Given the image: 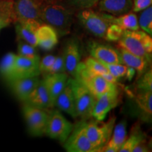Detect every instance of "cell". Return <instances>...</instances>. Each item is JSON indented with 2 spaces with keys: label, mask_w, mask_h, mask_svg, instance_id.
<instances>
[{
  "label": "cell",
  "mask_w": 152,
  "mask_h": 152,
  "mask_svg": "<svg viewBox=\"0 0 152 152\" xmlns=\"http://www.w3.org/2000/svg\"><path fill=\"white\" fill-rule=\"evenodd\" d=\"M42 2H52V1H58L61 0H41Z\"/></svg>",
  "instance_id": "obj_41"
},
{
  "label": "cell",
  "mask_w": 152,
  "mask_h": 152,
  "mask_svg": "<svg viewBox=\"0 0 152 152\" xmlns=\"http://www.w3.org/2000/svg\"><path fill=\"white\" fill-rule=\"evenodd\" d=\"M121 49L151 61V36L141 30H125L118 41Z\"/></svg>",
  "instance_id": "obj_2"
},
{
  "label": "cell",
  "mask_w": 152,
  "mask_h": 152,
  "mask_svg": "<svg viewBox=\"0 0 152 152\" xmlns=\"http://www.w3.org/2000/svg\"><path fill=\"white\" fill-rule=\"evenodd\" d=\"M136 88L138 92L152 91V71L151 69L148 70L141 76L139 77L136 83Z\"/></svg>",
  "instance_id": "obj_30"
},
{
  "label": "cell",
  "mask_w": 152,
  "mask_h": 152,
  "mask_svg": "<svg viewBox=\"0 0 152 152\" xmlns=\"http://www.w3.org/2000/svg\"><path fill=\"white\" fill-rule=\"evenodd\" d=\"M149 151V147L146 144L145 140L143 142H140V144H137L135 147L132 150V152H147Z\"/></svg>",
  "instance_id": "obj_39"
},
{
  "label": "cell",
  "mask_w": 152,
  "mask_h": 152,
  "mask_svg": "<svg viewBox=\"0 0 152 152\" xmlns=\"http://www.w3.org/2000/svg\"><path fill=\"white\" fill-rule=\"evenodd\" d=\"M24 104L41 109H47L54 106L42 80H40L37 87L25 101Z\"/></svg>",
  "instance_id": "obj_18"
},
{
  "label": "cell",
  "mask_w": 152,
  "mask_h": 152,
  "mask_svg": "<svg viewBox=\"0 0 152 152\" xmlns=\"http://www.w3.org/2000/svg\"><path fill=\"white\" fill-rule=\"evenodd\" d=\"M73 128V124L59 111H53L49 113L45 134L53 140L64 142L70 135Z\"/></svg>",
  "instance_id": "obj_8"
},
{
  "label": "cell",
  "mask_w": 152,
  "mask_h": 152,
  "mask_svg": "<svg viewBox=\"0 0 152 152\" xmlns=\"http://www.w3.org/2000/svg\"><path fill=\"white\" fill-rule=\"evenodd\" d=\"M13 20H14L13 1L4 0L0 4V31L9 26Z\"/></svg>",
  "instance_id": "obj_28"
},
{
  "label": "cell",
  "mask_w": 152,
  "mask_h": 152,
  "mask_svg": "<svg viewBox=\"0 0 152 152\" xmlns=\"http://www.w3.org/2000/svg\"><path fill=\"white\" fill-rule=\"evenodd\" d=\"M74 78L83 83L96 99L117 86L106 80L99 74L90 71L83 62H80L77 66Z\"/></svg>",
  "instance_id": "obj_3"
},
{
  "label": "cell",
  "mask_w": 152,
  "mask_h": 152,
  "mask_svg": "<svg viewBox=\"0 0 152 152\" xmlns=\"http://www.w3.org/2000/svg\"><path fill=\"white\" fill-rule=\"evenodd\" d=\"M41 0H14L13 12L16 22H24L30 20L41 21Z\"/></svg>",
  "instance_id": "obj_10"
},
{
  "label": "cell",
  "mask_w": 152,
  "mask_h": 152,
  "mask_svg": "<svg viewBox=\"0 0 152 152\" xmlns=\"http://www.w3.org/2000/svg\"><path fill=\"white\" fill-rule=\"evenodd\" d=\"M23 113L29 132L33 136L42 137L46 133L49 113L45 109L24 104Z\"/></svg>",
  "instance_id": "obj_7"
},
{
  "label": "cell",
  "mask_w": 152,
  "mask_h": 152,
  "mask_svg": "<svg viewBox=\"0 0 152 152\" xmlns=\"http://www.w3.org/2000/svg\"><path fill=\"white\" fill-rule=\"evenodd\" d=\"M39 60L40 58H29L16 55L13 80L39 76Z\"/></svg>",
  "instance_id": "obj_13"
},
{
  "label": "cell",
  "mask_w": 152,
  "mask_h": 152,
  "mask_svg": "<svg viewBox=\"0 0 152 152\" xmlns=\"http://www.w3.org/2000/svg\"><path fill=\"white\" fill-rule=\"evenodd\" d=\"M134 74H135V71H134V69H133L132 68H131V67H130V66H128V71H127L126 75H125V77H126V78L128 79V80H131L132 79V77H134Z\"/></svg>",
  "instance_id": "obj_40"
},
{
  "label": "cell",
  "mask_w": 152,
  "mask_h": 152,
  "mask_svg": "<svg viewBox=\"0 0 152 152\" xmlns=\"http://www.w3.org/2000/svg\"><path fill=\"white\" fill-rule=\"evenodd\" d=\"M40 81L39 76L14 79L10 82L15 96L24 102Z\"/></svg>",
  "instance_id": "obj_17"
},
{
  "label": "cell",
  "mask_w": 152,
  "mask_h": 152,
  "mask_svg": "<svg viewBox=\"0 0 152 152\" xmlns=\"http://www.w3.org/2000/svg\"><path fill=\"white\" fill-rule=\"evenodd\" d=\"M56 56L54 55H47V56H44L42 59L39 60V71H40V74H43V75H46L48 73L49 68L54 64Z\"/></svg>",
  "instance_id": "obj_35"
},
{
  "label": "cell",
  "mask_w": 152,
  "mask_h": 152,
  "mask_svg": "<svg viewBox=\"0 0 152 152\" xmlns=\"http://www.w3.org/2000/svg\"><path fill=\"white\" fill-rule=\"evenodd\" d=\"M16 54L9 52L2 57L0 61V74L4 79L10 82L14 77V71Z\"/></svg>",
  "instance_id": "obj_26"
},
{
  "label": "cell",
  "mask_w": 152,
  "mask_h": 152,
  "mask_svg": "<svg viewBox=\"0 0 152 152\" xmlns=\"http://www.w3.org/2000/svg\"><path fill=\"white\" fill-rule=\"evenodd\" d=\"M100 11L113 16H121L132 10L133 0H99Z\"/></svg>",
  "instance_id": "obj_20"
},
{
  "label": "cell",
  "mask_w": 152,
  "mask_h": 152,
  "mask_svg": "<svg viewBox=\"0 0 152 152\" xmlns=\"http://www.w3.org/2000/svg\"><path fill=\"white\" fill-rule=\"evenodd\" d=\"M124 31L125 30L118 25L111 23L106 30L105 39L111 42L118 41L122 37Z\"/></svg>",
  "instance_id": "obj_33"
},
{
  "label": "cell",
  "mask_w": 152,
  "mask_h": 152,
  "mask_svg": "<svg viewBox=\"0 0 152 152\" xmlns=\"http://www.w3.org/2000/svg\"><path fill=\"white\" fill-rule=\"evenodd\" d=\"M68 80V75L65 73H49L44 76L43 83L49 93L53 106H54L57 96L65 87Z\"/></svg>",
  "instance_id": "obj_15"
},
{
  "label": "cell",
  "mask_w": 152,
  "mask_h": 152,
  "mask_svg": "<svg viewBox=\"0 0 152 152\" xmlns=\"http://www.w3.org/2000/svg\"><path fill=\"white\" fill-rule=\"evenodd\" d=\"M36 47L29 45L22 40H19L18 44V55L20 56L26 57L29 58H40L37 54Z\"/></svg>",
  "instance_id": "obj_31"
},
{
  "label": "cell",
  "mask_w": 152,
  "mask_h": 152,
  "mask_svg": "<svg viewBox=\"0 0 152 152\" xmlns=\"http://www.w3.org/2000/svg\"><path fill=\"white\" fill-rule=\"evenodd\" d=\"M81 26L89 33L99 38H105L106 30L110 26L103 14H98L90 9H83L77 14Z\"/></svg>",
  "instance_id": "obj_6"
},
{
  "label": "cell",
  "mask_w": 152,
  "mask_h": 152,
  "mask_svg": "<svg viewBox=\"0 0 152 152\" xmlns=\"http://www.w3.org/2000/svg\"><path fill=\"white\" fill-rule=\"evenodd\" d=\"M120 102V91L116 86L106 92L98 99L95 103L92 111V117L99 121H103L106 115L114 108L118 105Z\"/></svg>",
  "instance_id": "obj_11"
},
{
  "label": "cell",
  "mask_w": 152,
  "mask_h": 152,
  "mask_svg": "<svg viewBox=\"0 0 152 152\" xmlns=\"http://www.w3.org/2000/svg\"><path fill=\"white\" fill-rule=\"evenodd\" d=\"M108 69L109 73L114 76L115 78L119 80L121 77H125L128 71V66L123 64H104Z\"/></svg>",
  "instance_id": "obj_34"
},
{
  "label": "cell",
  "mask_w": 152,
  "mask_h": 152,
  "mask_svg": "<svg viewBox=\"0 0 152 152\" xmlns=\"http://www.w3.org/2000/svg\"><path fill=\"white\" fill-rule=\"evenodd\" d=\"M83 63H84L86 67L90 71H92L94 73L102 75V74L109 72L104 64H102V63L95 59V58H94L92 56L87 58L85 60V61H83Z\"/></svg>",
  "instance_id": "obj_32"
},
{
  "label": "cell",
  "mask_w": 152,
  "mask_h": 152,
  "mask_svg": "<svg viewBox=\"0 0 152 152\" xmlns=\"http://www.w3.org/2000/svg\"><path fill=\"white\" fill-rule=\"evenodd\" d=\"M73 11L58 1L44 2L42 5L40 19L43 23L52 26L60 35L69 33L73 22Z\"/></svg>",
  "instance_id": "obj_1"
},
{
  "label": "cell",
  "mask_w": 152,
  "mask_h": 152,
  "mask_svg": "<svg viewBox=\"0 0 152 152\" xmlns=\"http://www.w3.org/2000/svg\"><path fill=\"white\" fill-rule=\"evenodd\" d=\"M138 24L143 31L152 35V7L151 6L142 10L138 20Z\"/></svg>",
  "instance_id": "obj_29"
},
{
  "label": "cell",
  "mask_w": 152,
  "mask_h": 152,
  "mask_svg": "<svg viewBox=\"0 0 152 152\" xmlns=\"http://www.w3.org/2000/svg\"><path fill=\"white\" fill-rule=\"evenodd\" d=\"M136 103L142 115L147 120L152 115V91L137 92L135 97Z\"/></svg>",
  "instance_id": "obj_27"
},
{
  "label": "cell",
  "mask_w": 152,
  "mask_h": 152,
  "mask_svg": "<svg viewBox=\"0 0 152 152\" xmlns=\"http://www.w3.org/2000/svg\"><path fill=\"white\" fill-rule=\"evenodd\" d=\"M64 63L66 72L74 77L76 68L80 62L81 54L78 41L76 39H70L66 42L64 50Z\"/></svg>",
  "instance_id": "obj_14"
},
{
  "label": "cell",
  "mask_w": 152,
  "mask_h": 152,
  "mask_svg": "<svg viewBox=\"0 0 152 152\" xmlns=\"http://www.w3.org/2000/svg\"><path fill=\"white\" fill-rule=\"evenodd\" d=\"M90 56L104 64H123L120 51L113 47L96 42H90L88 45Z\"/></svg>",
  "instance_id": "obj_12"
},
{
  "label": "cell",
  "mask_w": 152,
  "mask_h": 152,
  "mask_svg": "<svg viewBox=\"0 0 152 152\" xmlns=\"http://www.w3.org/2000/svg\"><path fill=\"white\" fill-rule=\"evenodd\" d=\"M127 123L125 121L121 122L114 126L111 136L109 141L103 148L102 151L105 152H117L124 144L127 138L126 131Z\"/></svg>",
  "instance_id": "obj_22"
},
{
  "label": "cell",
  "mask_w": 152,
  "mask_h": 152,
  "mask_svg": "<svg viewBox=\"0 0 152 152\" xmlns=\"http://www.w3.org/2000/svg\"><path fill=\"white\" fill-rule=\"evenodd\" d=\"M73 90L77 117L83 121L92 117L96 98L83 83L74 77L69 78Z\"/></svg>",
  "instance_id": "obj_4"
},
{
  "label": "cell",
  "mask_w": 152,
  "mask_h": 152,
  "mask_svg": "<svg viewBox=\"0 0 152 152\" xmlns=\"http://www.w3.org/2000/svg\"><path fill=\"white\" fill-rule=\"evenodd\" d=\"M103 14L110 23L116 24L124 30H137L140 29L137 16L134 13L129 12L128 14L121 15L118 17L111 14Z\"/></svg>",
  "instance_id": "obj_24"
},
{
  "label": "cell",
  "mask_w": 152,
  "mask_h": 152,
  "mask_svg": "<svg viewBox=\"0 0 152 152\" xmlns=\"http://www.w3.org/2000/svg\"><path fill=\"white\" fill-rule=\"evenodd\" d=\"M152 0H133L132 11L140 12L151 6Z\"/></svg>",
  "instance_id": "obj_38"
},
{
  "label": "cell",
  "mask_w": 152,
  "mask_h": 152,
  "mask_svg": "<svg viewBox=\"0 0 152 152\" xmlns=\"http://www.w3.org/2000/svg\"><path fill=\"white\" fill-rule=\"evenodd\" d=\"M66 72V66L65 63L63 55L61 56H56L55 61L51 68H49L48 73H65Z\"/></svg>",
  "instance_id": "obj_36"
},
{
  "label": "cell",
  "mask_w": 152,
  "mask_h": 152,
  "mask_svg": "<svg viewBox=\"0 0 152 152\" xmlns=\"http://www.w3.org/2000/svg\"><path fill=\"white\" fill-rule=\"evenodd\" d=\"M42 24H43L42 22L35 20L16 22V32L18 39L37 47L38 45L36 37V30Z\"/></svg>",
  "instance_id": "obj_16"
},
{
  "label": "cell",
  "mask_w": 152,
  "mask_h": 152,
  "mask_svg": "<svg viewBox=\"0 0 152 152\" xmlns=\"http://www.w3.org/2000/svg\"><path fill=\"white\" fill-rule=\"evenodd\" d=\"M37 45L45 50H51L58 43V33L49 25L42 24L36 30Z\"/></svg>",
  "instance_id": "obj_21"
},
{
  "label": "cell",
  "mask_w": 152,
  "mask_h": 152,
  "mask_svg": "<svg viewBox=\"0 0 152 152\" xmlns=\"http://www.w3.org/2000/svg\"><path fill=\"white\" fill-rule=\"evenodd\" d=\"M119 51L123 64L134 69V71L137 72L139 77L148 71L151 64V61L131 54L123 49H121Z\"/></svg>",
  "instance_id": "obj_23"
},
{
  "label": "cell",
  "mask_w": 152,
  "mask_h": 152,
  "mask_svg": "<svg viewBox=\"0 0 152 152\" xmlns=\"http://www.w3.org/2000/svg\"><path fill=\"white\" fill-rule=\"evenodd\" d=\"M85 122L83 121L75 127L64 143V149L68 152H96V149L87 137L85 128Z\"/></svg>",
  "instance_id": "obj_9"
},
{
  "label": "cell",
  "mask_w": 152,
  "mask_h": 152,
  "mask_svg": "<svg viewBox=\"0 0 152 152\" xmlns=\"http://www.w3.org/2000/svg\"><path fill=\"white\" fill-rule=\"evenodd\" d=\"M146 140L145 134L142 132L140 125L133 127L130 136L126 138L124 144L120 149V152H132V150L140 142Z\"/></svg>",
  "instance_id": "obj_25"
},
{
  "label": "cell",
  "mask_w": 152,
  "mask_h": 152,
  "mask_svg": "<svg viewBox=\"0 0 152 152\" xmlns=\"http://www.w3.org/2000/svg\"><path fill=\"white\" fill-rule=\"evenodd\" d=\"M70 3L79 9H90L98 4L99 0H69Z\"/></svg>",
  "instance_id": "obj_37"
},
{
  "label": "cell",
  "mask_w": 152,
  "mask_h": 152,
  "mask_svg": "<svg viewBox=\"0 0 152 152\" xmlns=\"http://www.w3.org/2000/svg\"><path fill=\"white\" fill-rule=\"evenodd\" d=\"M54 106H56L58 109L61 111H65L66 113L69 114L74 118L77 117L75 99H74L73 90H72L69 78H68L65 87L57 96Z\"/></svg>",
  "instance_id": "obj_19"
},
{
  "label": "cell",
  "mask_w": 152,
  "mask_h": 152,
  "mask_svg": "<svg viewBox=\"0 0 152 152\" xmlns=\"http://www.w3.org/2000/svg\"><path fill=\"white\" fill-rule=\"evenodd\" d=\"M115 118L112 117L106 123L95 120L89 123L85 122V128L87 137L96 152L102 151L111 137L115 126Z\"/></svg>",
  "instance_id": "obj_5"
},
{
  "label": "cell",
  "mask_w": 152,
  "mask_h": 152,
  "mask_svg": "<svg viewBox=\"0 0 152 152\" xmlns=\"http://www.w3.org/2000/svg\"><path fill=\"white\" fill-rule=\"evenodd\" d=\"M2 2H3V1H1V0H0V4H1L2 3Z\"/></svg>",
  "instance_id": "obj_42"
}]
</instances>
